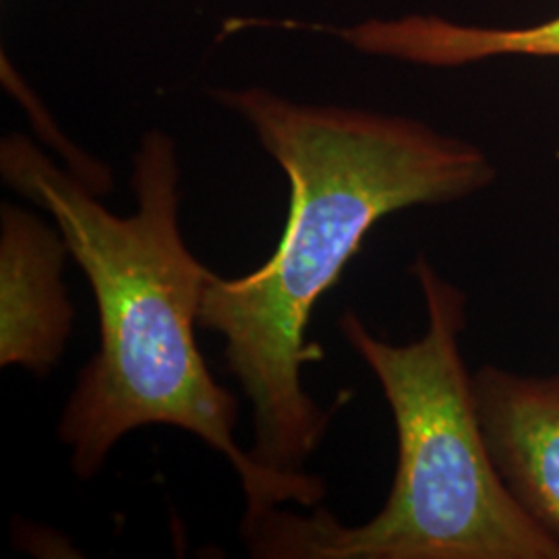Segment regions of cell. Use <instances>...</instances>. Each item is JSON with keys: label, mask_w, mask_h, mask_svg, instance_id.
<instances>
[{"label": "cell", "mask_w": 559, "mask_h": 559, "mask_svg": "<svg viewBox=\"0 0 559 559\" xmlns=\"http://www.w3.org/2000/svg\"><path fill=\"white\" fill-rule=\"evenodd\" d=\"M214 98L249 124L290 198L270 260L240 278L212 272L200 328L224 340L226 371L251 404V459L300 473L330 427L302 381V367L323 357L307 340L316 305L376 224L408 207L468 200L498 173L479 145L417 119L305 104L265 87L216 90Z\"/></svg>", "instance_id": "6da1fadb"}, {"label": "cell", "mask_w": 559, "mask_h": 559, "mask_svg": "<svg viewBox=\"0 0 559 559\" xmlns=\"http://www.w3.org/2000/svg\"><path fill=\"white\" fill-rule=\"evenodd\" d=\"M427 328L408 344L376 336L346 311L340 334L380 383L396 427V473L380 512L357 526L316 506L240 520L260 559H559V540L522 508L491 459L462 357L466 295L425 255L408 267Z\"/></svg>", "instance_id": "3957f363"}, {"label": "cell", "mask_w": 559, "mask_h": 559, "mask_svg": "<svg viewBox=\"0 0 559 559\" xmlns=\"http://www.w3.org/2000/svg\"><path fill=\"white\" fill-rule=\"evenodd\" d=\"M480 425L520 508L559 540V371L522 376L496 365L473 373Z\"/></svg>", "instance_id": "5b68a950"}, {"label": "cell", "mask_w": 559, "mask_h": 559, "mask_svg": "<svg viewBox=\"0 0 559 559\" xmlns=\"http://www.w3.org/2000/svg\"><path fill=\"white\" fill-rule=\"evenodd\" d=\"M4 182L57 224L90 282L100 320V348L81 369L59 419V440L81 480L100 475L115 445L140 427H177L228 460L245 493V516L295 503L316 508L325 483L263 468L235 440L239 400L214 380L195 325L212 270L180 233L177 143L147 131L133 156L138 207L112 214L71 170L23 135L0 143Z\"/></svg>", "instance_id": "7a4b0ae2"}, {"label": "cell", "mask_w": 559, "mask_h": 559, "mask_svg": "<svg viewBox=\"0 0 559 559\" xmlns=\"http://www.w3.org/2000/svg\"><path fill=\"white\" fill-rule=\"evenodd\" d=\"M71 255L60 230L15 203L0 207V365L48 376L71 336L75 309L62 282Z\"/></svg>", "instance_id": "277c9868"}, {"label": "cell", "mask_w": 559, "mask_h": 559, "mask_svg": "<svg viewBox=\"0 0 559 559\" xmlns=\"http://www.w3.org/2000/svg\"><path fill=\"white\" fill-rule=\"evenodd\" d=\"M362 55L431 69H454L500 57L559 59V15L524 27H480L436 15L367 20L340 29Z\"/></svg>", "instance_id": "8992f818"}]
</instances>
